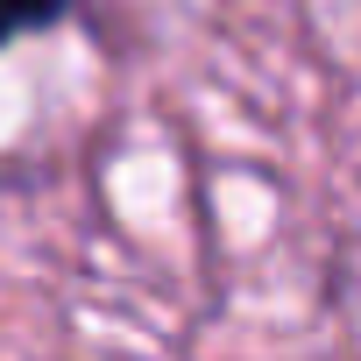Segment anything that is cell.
Wrapping results in <instances>:
<instances>
[{"label":"cell","instance_id":"cell-1","mask_svg":"<svg viewBox=\"0 0 361 361\" xmlns=\"http://www.w3.org/2000/svg\"><path fill=\"white\" fill-rule=\"evenodd\" d=\"M71 15V0H0V43H22V36H43Z\"/></svg>","mask_w":361,"mask_h":361}]
</instances>
